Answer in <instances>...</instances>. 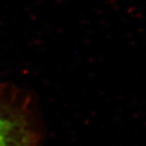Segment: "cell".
<instances>
[{
	"label": "cell",
	"mask_w": 146,
	"mask_h": 146,
	"mask_svg": "<svg viewBox=\"0 0 146 146\" xmlns=\"http://www.w3.org/2000/svg\"><path fill=\"white\" fill-rule=\"evenodd\" d=\"M39 141L30 97L0 84V146H39Z\"/></svg>",
	"instance_id": "cell-1"
}]
</instances>
